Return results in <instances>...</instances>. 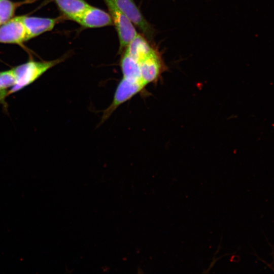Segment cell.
Masks as SVG:
<instances>
[{
	"mask_svg": "<svg viewBox=\"0 0 274 274\" xmlns=\"http://www.w3.org/2000/svg\"><path fill=\"white\" fill-rule=\"evenodd\" d=\"M116 6L138 26L148 38L153 37V30L145 19L133 0H112Z\"/></svg>",
	"mask_w": 274,
	"mask_h": 274,
	"instance_id": "obj_4",
	"label": "cell"
},
{
	"mask_svg": "<svg viewBox=\"0 0 274 274\" xmlns=\"http://www.w3.org/2000/svg\"><path fill=\"white\" fill-rule=\"evenodd\" d=\"M61 12L75 21L90 5L84 0H53Z\"/></svg>",
	"mask_w": 274,
	"mask_h": 274,
	"instance_id": "obj_8",
	"label": "cell"
},
{
	"mask_svg": "<svg viewBox=\"0 0 274 274\" xmlns=\"http://www.w3.org/2000/svg\"><path fill=\"white\" fill-rule=\"evenodd\" d=\"M64 58L49 61L30 60L13 67L16 83L9 91V95L29 86L48 70L63 61Z\"/></svg>",
	"mask_w": 274,
	"mask_h": 274,
	"instance_id": "obj_1",
	"label": "cell"
},
{
	"mask_svg": "<svg viewBox=\"0 0 274 274\" xmlns=\"http://www.w3.org/2000/svg\"><path fill=\"white\" fill-rule=\"evenodd\" d=\"M139 63L142 77L146 86L156 82L164 67L161 58L155 51L139 61Z\"/></svg>",
	"mask_w": 274,
	"mask_h": 274,
	"instance_id": "obj_5",
	"label": "cell"
},
{
	"mask_svg": "<svg viewBox=\"0 0 274 274\" xmlns=\"http://www.w3.org/2000/svg\"><path fill=\"white\" fill-rule=\"evenodd\" d=\"M154 51L155 50L146 39L138 34L127 46L124 52L139 62Z\"/></svg>",
	"mask_w": 274,
	"mask_h": 274,
	"instance_id": "obj_9",
	"label": "cell"
},
{
	"mask_svg": "<svg viewBox=\"0 0 274 274\" xmlns=\"http://www.w3.org/2000/svg\"><path fill=\"white\" fill-rule=\"evenodd\" d=\"M28 40L45 32L52 30L58 22V19L35 16H22Z\"/></svg>",
	"mask_w": 274,
	"mask_h": 274,
	"instance_id": "obj_7",
	"label": "cell"
},
{
	"mask_svg": "<svg viewBox=\"0 0 274 274\" xmlns=\"http://www.w3.org/2000/svg\"><path fill=\"white\" fill-rule=\"evenodd\" d=\"M15 83L16 77L13 68L0 72V106L7 108L6 98Z\"/></svg>",
	"mask_w": 274,
	"mask_h": 274,
	"instance_id": "obj_10",
	"label": "cell"
},
{
	"mask_svg": "<svg viewBox=\"0 0 274 274\" xmlns=\"http://www.w3.org/2000/svg\"><path fill=\"white\" fill-rule=\"evenodd\" d=\"M104 1L117 31L120 42V50L121 51L126 48L138 33L132 22L116 6L112 0Z\"/></svg>",
	"mask_w": 274,
	"mask_h": 274,
	"instance_id": "obj_2",
	"label": "cell"
},
{
	"mask_svg": "<svg viewBox=\"0 0 274 274\" xmlns=\"http://www.w3.org/2000/svg\"><path fill=\"white\" fill-rule=\"evenodd\" d=\"M75 21L87 28H96L113 24L110 14L90 6Z\"/></svg>",
	"mask_w": 274,
	"mask_h": 274,
	"instance_id": "obj_6",
	"label": "cell"
},
{
	"mask_svg": "<svg viewBox=\"0 0 274 274\" xmlns=\"http://www.w3.org/2000/svg\"><path fill=\"white\" fill-rule=\"evenodd\" d=\"M16 8V3L11 0H0V25L13 17Z\"/></svg>",
	"mask_w": 274,
	"mask_h": 274,
	"instance_id": "obj_11",
	"label": "cell"
},
{
	"mask_svg": "<svg viewBox=\"0 0 274 274\" xmlns=\"http://www.w3.org/2000/svg\"><path fill=\"white\" fill-rule=\"evenodd\" d=\"M27 40L22 16L13 17L0 25V43L21 44Z\"/></svg>",
	"mask_w": 274,
	"mask_h": 274,
	"instance_id": "obj_3",
	"label": "cell"
}]
</instances>
